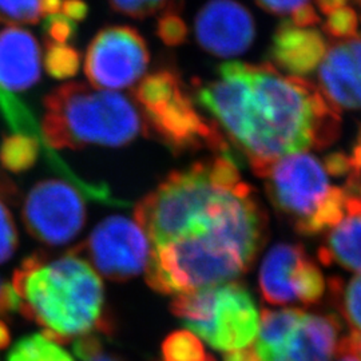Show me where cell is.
Returning a JSON list of instances; mask_svg holds the SVG:
<instances>
[{"mask_svg": "<svg viewBox=\"0 0 361 361\" xmlns=\"http://www.w3.org/2000/svg\"><path fill=\"white\" fill-rule=\"evenodd\" d=\"M194 98L250 168L310 149H325L341 130V116L322 90L271 63L228 62L216 78L195 82Z\"/></svg>", "mask_w": 361, "mask_h": 361, "instance_id": "6da1fadb", "label": "cell"}, {"mask_svg": "<svg viewBox=\"0 0 361 361\" xmlns=\"http://www.w3.org/2000/svg\"><path fill=\"white\" fill-rule=\"evenodd\" d=\"M11 286L16 310L59 344L111 332L101 277L73 250L59 257L31 255L13 273Z\"/></svg>", "mask_w": 361, "mask_h": 361, "instance_id": "7a4b0ae2", "label": "cell"}, {"mask_svg": "<svg viewBox=\"0 0 361 361\" xmlns=\"http://www.w3.org/2000/svg\"><path fill=\"white\" fill-rule=\"evenodd\" d=\"M267 214L249 207L219 228L154 246L146 281L162 295L180 296L241 277L267 238Z\"/></svg>", "mask_w": 361, "mask_h": 361, "instance_id": "3957f363", "label": "cell"}, {"mask_svg": "<svg viewBox=\"0 0 361 361\" xmlns=\"http://www.w3.org/2000/svg\"><path fill=\"white\" fill-rule=\"evenodd\" d=\"M249 189L233 153L216 154L171 171L138 202L134 219L154 246L213 228Z\"/></svg>", "mask_w": 361, "mask_h": 361, "instance_id": "277c9868", "label": "cell"}, {"mask_svg": "<svg viewBox=\"0 0 361 361\" xmlns=\"http://www.w3.org/2000/svg\"><path fill=\"white\" fill-rule=\"evenodd\" d=\"M43 140L50 149H82L90 145L121 147L146 131L141 113L126 97L70 82L44 99Z\"/></svg>", "mask_w": 361, "mask_h": 361, "instance_id": "5b68a950", "label": "cell"}, {"mask_svg": "<svg viewBox=\"0 0 361 361\" xmlns=\"http://www.w3.org/2000/svg\"><path fill=\"white\" fill-rule=\"evenodd\" d=\"M273 207L302 235L326 233L345 210L348 190L337 186L325 158L301 152L253 169Z\"/></svg>", "mask_w": 361, "mask_h": 361, "instance_id": "8992f818", "label": "cell"}, {"mask_svg": "<svg viewBox=\"0 0 361 361\" xmlns=\"http://www.w3.org/2000/svg\"><path fill=\"white\" fill-rule=\"evenodd\" d=\"M133 97L142 111L146 131L173 154L209 150L232 153L219 126L198 109L193 91L176 68H158L140 80Z\"/></svg>", "mask_w": 361, "mask_h": 361, "instance_id": "52a82bcc", "label": "cell"}, {"mask_svg": "<svg viewBox=\"0 0 361 361\" xmlns=\"http://www.w3.org/2000/svg\"><path fill=\"white\" fill-rule=\"evenodd\" d=\"M171 313L194 335L221 352L245 349L256 340L261 314L245 286H210L173 297Z\"/></svg>", "mask_w": 361, "mask_h": 361, "instance_id": "ba28073f", "label": "cell"}, {"mask_svg": "<svg viewBox=\"0 0 361 361\" xmlns=\"http://www.w3.org/2000/svg\"><path fill=\"white\" fill-rule=\"evenodd\" d=\"M341 340L335 314L298 308L265 310L252 348L258 361H332Z\"/></svg>", "mask_w": 361, "mask_h": 361, "instance_id": "9c48e42d", "label": "cell"}, {"mask_svg": "<svg viewBox=\"0 0 361 361\" xmlns=\"http://www.w3.org/2000/svg\"><path fill=\"white\" fill-rule=\"evenodd\" d=\"M89 193L68 180H40L27 194L23 222L27 232L49 246L68 244L82 232L87 219Z\"/></svg>", "mask_w": 361, "mask_h": 361, "instance_id": "30bf717a", "label": "cell"}, {"mask_svg": "<svg viewBox=\"0 0 361 361\" xmlns=\"http://www.w3.org/2000/svg\"><path fill=\"white\" fill-rule=\"evenodd\" d=\"M110 281L123 283L146 271L152 256L150 240L142 226L123 216L99 222L89 238L73 250Z\"/></svg>", "mask_w": 361, "mask_h": 361, "instance_id": "8fae6325", "label": "cell"}, {"mask_svg": "<svg viewBox=\"0 0 361 361\" xmlns=\"http://www.w3.org/2000/svg\"><path fill=\"white\" fill-rule=\"evenodd\" d=\"M150 62L142 35L130 26H107L87 47L85 74L98 89L122 90L141 80Z\"/></svg>", "mask_w": 361, "mask_h": 361, "instance_id": "7c38bea8", "label": "cell"}, {"mask_svg": "<svg viewBox=\"0 0 361 361\" xmlns=\"http://www.w3.org/2000/svg\"><path fill=\"white\" fill-rule=\"evenodd\" d=\"M258 284L262 298L271 305H312L326 292V281L319 265L304 246L277 244L264 258Z\"/></svg>", "mask_w": 361, "mask_h": 361, "instance_id": "4fadbf2b", "label": "cell"}, {"mask_svg": "<svg viewBox=\"0 0 361 361\" xmlns=\"http://www.w3.org/2000/svg\"><path fill=\"white\" fill-rule=\"evenodd\" d=\"M198 44L205 51L231 58L244 54L256 37L250 11L235 0H209L194 22Z\"/></svg>", "mask_w": 361, "mask_h": 361, "instance_id": "5bb4252c", "label": "cell"}, {"mask_svg": "<svg viewBox=\"0 0 361 361\" xmlns=\"http://www.w3.org/2000/svg\"><path fill=\"white\" fill-rule=\"evenodd\" d=\"M320 90L335 106L361 110V37L337 40L317 68Z\"/></svg>", "mask_w": 361, "mask_h": 361, "instance_id": "9a60e30c", "label": "cell"}, {"mask_svg": "<svg viewBox=\"0 0 361 361\" xmlns=\"http://www.w3.org/2000/svg\"><path fill=\"white\" fill-rule=\"evenodd\" d=\"M326 51L328 42L320 30L284 20L273 34L269 56L279 71L304 78L319 68Z\"/></svg>", "mask_w": 361, "mask_h": 361, "instance_id": "2e32d148", "label": "cell"}, {"mask_svg": "<svg viewBox=\"0 0 361 361\" xmlns=\"http://www.w3.org/2000/svg\"><path fill=\"white\" fill-rule=\"evenodd\" d=\"M40 47L35 37L20 27L0 31V89L20 92L40 79Z\"/></svg>", "mask_w": 361, "mask_h": 361, "instance_id": "e0dca14e", "label": "cell"}, {"mask_svg": "<svg viewBox=\"0 0 361 361\" xmlns=\"http://www.w3.org/2000/svg\"><path fill=\"white\" fill-rule=\"evenodd\" d=\"M325 265L361 273V197L349 193L343 217L325 233L319 249Z\"/></svg>", "mask_w": 361, "mask_h": 361, "instance_id": "ac0fdd59", "label": "cell"}, {"mask_svg": "<svg viewBox=\"0 0 361 361\" xmlns=\"http://www.w3.org/2000/svg\"><path fill=\"white\" fill-rule=\"evenodd\" d=\"M7 361H74V359L58 341L44 334H35L20 338L10 350Z\"/></svg>", "mask_w": 361, "mask_h": 361, "instance_id": "d6986e66", "label": "cell"}, {"mask_svg": "<svg viewBox=\"0 0 361 361\" xmlns=\"http://www.w3.org/2000/svg\"><path fill=\"white\" fill-rule=\"evenodd\" d=\"M329 288L337 310L352 332L361 335V274L350 279L347 284L341 279H331Z\"/></svg>", "mask_w": 361, "mask_h": 361, "instance_id": "ffe728a7", "label": "cell"}, {"mask_svg": "<svg viewBox=\"0 0 361 361\" xmlns=\"http://www.w3.org/2000/svg\"><path fill=\"white\" fill-rule=\"evenodd\" d=\"M265 11L285 16L288 22L297 26L316 27L322 25V18L312 0H256Z\"/></svg>", "mask_w": 361, "mask_h": 361, "instance_id": "44dd1931", "label": "cell"}, {"mask_svg": "<svg viewBox=\"0 0 361 361\" xmlns=\"http://www.w3.org/2000/svg\"><path fill=\"white\" fill-rule=\"evenodd\" d=\"M43 65L50 77L70 79L75 77L79 71L80 54L71 44H59L46 40Z\"/></svg>", "mask_w": 361, "mask_h": 361, "instance_id": "7402d4cb", "label": "cell"}, {"mask_svg": "<svg viewBox=\"0 0 361 361\" xmlns=\"http://www.w3.org/2000/svg\"><path fill=\"white\" fill-rule=\"evenodd\" d=\"M202 343L197 336L186 331H177L166 337L162 344V361H207Z\"/></svg>", "mask_w": 361, "mask_h": 361, "instance_id": "603a6c76", "label": "cell"}, {"mask_svg": "<svg viewBox=\"0 0 361 361\" xmlns=\"http://www.w3.org/2000/svg\"><path fill=\"white\" fill-rule=\"evenodd\" d=\"M324 16V32L329 38L344 40L360 35V13L350 7V4L341 6Z\"/></svg>", "mask_w": 361, "mask_h": 361, "instance_id": "cb8c5ba5", "label": "cell"}, {"mask_svg": "<svg viewBox=\"0 0 361 361\" xmlns=\"http://www.w3.org/2000/svg\"><path fill=\"white\" fill-rule=\"evenodd\" d=\"M43 18V0H0V23L37 25Z\"/></svg>", "mask_w": 361, "mask_h": 361, "instance_id": "d4e9b609", "label": "cell"}, {"mask_svg": "<svg viewBox=\"0 0 361 361\" xmlns=\"http://www.w3.org/2000/svg\"><path fill=\"white\" fill-rule=\"evenodd\" d=\"M109 4L116 13H123L134 19H145L154 15H164L171 10L180 8L176 0H109Z\"/></svg>", "mask_w": 361, "mask_h": 361, "instance_id": "484cf974", "label": "cell"}, {"mask_svg": "<svg viewBox=\"0 0 361 361\" xmlns=\"http://www.w3.org/2000/svg\"><path fill=\"white\" fill-rule=\"evenodd\" d=\"M180 11V8H177L158 16L157 35L166 46H180L189 35Z\"/></svg>", "mask_w": 361, "mask_h": 361, "instance_id": "4316f807", "label": "cell"}, {"mask_svg": "<svg viewBox=\"0 0 361 361\" xmlns=\"http://www.w3.org/2000/svg\"><path fill=\"white\" fill-rule=\"evenodd\" d=\"M104 334H92V335L80 337L74 341V353L80 361H126L116 353L104 350Z\"/></svg>", "mask_w": 361, "mask_h": 361, "instance_id": "83f0119b", "label": "cell"}, {"mask_svg": "<svg viewBox=\"0 0 361 361\" xmlns=\"http://www.w3.org/2000/svg\"><path fill=\"white\" fill-rule=\"evenodd\" d=\"M18 247V232L13 214L0 198V264L13 257Z\"/></svg>", "mask_w": 361, "mask_h": 361, "instance_id": "f1b7e54d", "label": "cell"}, {"mask_svg": "<svg viewBox=\"0 0 361 361\" xmlns=\"http://www.w3.org/2000/svg\"><path fill=\"white\" fill-rule=\"evenodd\" d=\"M43 32L47 42L68 44L77 37L78 23L68 19L63 13H55L44 19Z\"/></svg>", "mask_w": 361, "mask_h": 361, "instance_id": "f546056e", "label": "cell"}, {"mask_svg": "<svg viewBox=\"0 0 361 361\" xmlns=\"http://www.w3.org/2000/svg\"><path fill=\"white\" fill-rule=\"evenodd\" d=\"M349 171L344 186L349 193L361 197V126L352 153L348 155Z\"/></svg>", "mask_w": 361, "mask_h": 361, "instance_id": "4dcf8cb0", "label": "cell"}, {"mask_svg": "<svg viewBox=\"0 0 361 361\" xmlns=\"http://www.w3.org/2000/svg\"><path fill=\"white\" fill-rule=\"evenodd\" d=\"M59 13H63L68 19L79 25L87 18L89 6L85 0H63Z\"/></svg>", "mask_w": 361, "mask_h": 361, "instance_id": "1f68e13d", "label": "cell"}, {"mask_svg": "<svg viewBox=\"0 0 361 361\" xmlns=\"http://www.w3.org/2000/svg\"><path fill=\"white\" fill-rule=\"evenodd\" d=\"M16 310V297L13 286L0 279V316Z\"/></svg>", "mask_w": 361, "mask_h": 361, "instance_id": "d6a6232c", "label": "cell"}, {"mask_svg": "<svg viewBox=\"0 0 361 361\" xmlns=\"http://www.w3.org/2000/svg\"><path fill=\"white\" fill-rule=\"evenodd\" d=\"M341 345L344 348L352 352L355 356H357L361 361V335L360 334H356V332H352L347 336H343V340H341Z\"/></svg>", "mask_w": 361, "mask_h": 361, "instance_id": "836d02e7", "label": "cell"}, {"mask_svg": "<svg viewBox=\"0 0 361 361\" xmlns=\"http://www.w3.org/2000/svg\"><path fill=\"white\" fill-rule=\"evenodd\" d=\"M224 361H258L257 356L252 347L228 352L224 355Z\"/></svg>", "mask_w": 361, "mask_h": 361, "instance_id": "e575fe53", "label": "cell"}, {"mask_svg": "<svg viewBox=\"0 0 361 361\" xmlns=\"http://www.w3.org/2000/svg\"><path fill=\"white\" fill-rule=\"evenodd\" d=\"M332 361H360V359H359L357 356H355L352 352H349V350H347V349L344 348V347L340 344L338 352H337L335 359Z\"/></svg>", "mask_w": 361, "mask_h": 361, "instance_id": "d590c367", "label": "cell"}, {"mask_svg": "<svg viewBox=\"0 0 361 361\" xmlns=\"http://www.w3.org/2000/svg\"><path fill=\"white\" fill-rule=\"evenodd\" d=\"M10 344V329L0 320V349L6 348Z\"/></svg>", "mask_w": 361, "mask_h": 361, "instance_id": "8d00e7d4", "label": "cell"}, {"mask_svg": "<svg viewBox=\"0 0 361 361\" xmlns=\"http://www.w3.org/2000/svg\"><path fill=\"white\" fill-rule=\"evenodd\" d=\"M3 189H4V186H3V185H1V182H0V193L3 192Z\"/></svg>", "mask_w": 361, "mask_h": 361, "instance_id": "74e56055", "label": "cell"}, {"mask_svg": "<svg viewBox=\"0 0 361 361\" xmlns=\"http://www.w3.org/2000/svg\"><path fill=\"white\" fill-rule=\"evenodd\" d=\"M207 361H216L214 360V359H213V357H212V356H210V359H209V360Z\"/></svg>", "mask_w": 361, "mask_h": 361, "instance_id": "f35d334b", "label": "cell"}]
</instances>
